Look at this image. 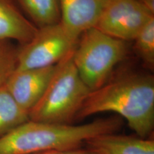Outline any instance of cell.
<instances>
[{
	"label": "cell",
	"instance_id": "1",
	"mask_svg": "<svg viewBox=\"0 0 154 154\" xmlns=\"http://www.w3.org/2000/svg\"><path fill=\"white\" fill-rule=\"evenodd\" d=\"M104 112L116 113L136 136L149 138L154 128L153 77L131 74L105 83L90 92L76 120Z\"/></svg>",
	"mask_w": 154,
	"mask_h": 154
},
{
	"label": "cell",
	"instance_id": "2",
	"mask_svg": "<svg viewBox=\"0 0 154 154\" xmlns=\"http://www.w3.org/2000/svg\"><path fill=\"white\" fill-rule=\"evenodd\" d=\"M122 125V119L116 116L82 125L28 120L0 138V154H32L81 149L87 140L116 133Z\"/></svg>",
	"mask_w": 154,
	"mask_h": 154
},
{
	"label": "cell",
	"instance_id": "3",
	"mask_svg": "<svg viewBox=\"0 0 154 154\" xmlns=\"http://www.w3.org/2000/svg\"><path fill=\"white\" fill-rule=\"evenodd\" d=\"M73 53L57 64L42 98L29 113V120L60 124H71L76 120L91 90L81 78Z\"/></svg>",
	"mask_w": 154,
	"mask_h": 154
},
{
	"label": "cell",
	"instance_id": "4",
	"mask_svg": "<svg viewBox=\"0 0 154 154\" xmlns=\"http://www.w3.org/2000/svg\"><path fill=\"white\" fill-rule=\"evenodd\" d=\"M127 52L126 42L91 28L80 36L72 59L81 78L93 91L107 82L113 69Z\"/></svg>",
	"mask_w": 154,
	"mask_h": 154
},
{
	"label": "cell",
	"instance_id": "5",
	"mask_svg": "<svg viewBox=\"0 0 154 154\" xmlns=\"http://www.w3.org/2000/svg\"><path fill=\"white\" fill-rule=\"evenodd\" d=\"M79 39L60 22L38 28L32 40L20 46L16 70L55 66L74 52Z\"/></svg>",
	"mask_w": 154,
	"mask_h": 154
},
{
	"label": "cell",
	"instance_id": "6",
	"mask_svg": "<svg viewBox=\"0 0 154 154\" xmlns=\"http://www.w3.org/2000/svg\"><path fill=\"white\" fill-rule=\"evenodd\" d=\"M154 14L140 0H109L94 28L103 34L127 42L134 41Z\"/></svg>",
	"mask_w": 154,
	"mask_h": 154
},
{
	"label": "cell",
	"instance_id": "7",
	"mask_svg": "<svg viewBox=\"0 0 154 154\" xmlns=\"http://www.w3.org/2000/svg\"><path fill=\"white\" fill-rule=\"evenodd\" d=\"M57 66L15 70L5 85L20 107L29 113L42 98Z\"/></svg>",
	"mask_w": 154,
	"mask_h": 154
},
{
	"label": "cell",
	"instance_id": "8",
	"mask_svg": "<svg viewBox=\"0 0 154 154\" xmlns=\"http://www.w3.org/2000/svg\"><path fill=\"white\" fill-rule=\"evenodd\" d=\"M109 0H59L60 23L70 34L80 37L94 28Z\"/></svg>",
	"mask_w": 154,
	"mask_h": 154
},
{
	"label": "cell",
	"instance_id": "9",
	"mask_svg": "<svg viewBox=\"0 0 154 154\" xmlns=\"http://www.w3.org/2000/svg\"><path fill=\"white\" fill-rule=\"evenodd\" d=\"M84 146L91 154H154L153 138L116 133L96 136Z\"/></svg>",
	"mask_w": 154,
	"mask_h": 154
},
{
	"label": "cell",
	"instance_id": "10",
	"mask_svg": "<svg viewBox=\"0 0 154 154\" xmlns=\"http://www.w3.org/2000/svg\"><path fill=\"white\" fill-rule=\"evenodd\" d=\"M38 28L26 18L14 0H0V41L29 42Z\"/></svg>",
	"mask_w": 154,
	"mask_h": 154
},
{
	"label": "cell",
	"instance_id": "11",
	"mask_svg": "<svg viewBox=\"0 0 154 154\" xmlns=\"http://www.w3.org/2000/svg\"><path fill=\"white\" fill-rule=\"evenodd\" d=\"M37 28L60 22L59 0H15Z\"/></svg>",
	"mask_w": 154,
	"mask_h": 154
},
{
	"label": "cell",
	"instance_id": "12",
	"mask_svg": "<svg viewBox=\"0 0 154 154\" xmlns=\"http://www.w3.org/2000/svg\"><path fill=\"white\" fill-rule=\"evenodd\" d=\"M28 120L29 113L13 99L5 85L0 86V138Z\"/></svg>",
	"mask_w": 154,
	"mask_h": 154
},
{
	"label": "cell",
	"instance_id": "13",
	"mask_svg": "<svg viewBox=\"0 0 154 154\" xmlns=\"http://www.w3.org/2000/svg\"><path fill=\"white\" fill-rule=\"evenodd\" d=\"M134 49L144 65L150 69L154 66V18L151 19L134 39Z\"/></svg>",
	"mask_w": 154,
	"mask_h": 154
},
{
	"label": "cell",
	"instance_id": "14",
	"mask_svg": "<svg viewBox=\"0 0 154 154\" xmlns=\"http://www.w3.org/2000/svg\"><path fill=\"white\" fill-rule=\"evenodd\" d=\"M19 48L11 41H0V86L16 70Z\"/></svg>",
	"mask_w": 154,
	"mask_h": 154
},
{
	"label": "cell",
	"instance_id": "15",
	"mask_svg": "<svg viewBox=\"0 0 154 154\" xmlns=\"http://www.w3.org/2000/svg\"><path fill=\"white\" fill-rule=\"evenodd\" d=\"M32 154H91L86 149H77L72 150H64V151H48L38 152Z\"/></svg>",
	"mask_w": 154,
	"mask_h": 154
},
{
	"label": "cell",
	"instance_id": "16",
	"mask_svg": "<svg viewBox=\"0 0 154 154\" xmlns=\"http://www.w3.org/2000/svg\"><path fill=\"white\" fill-rule=\"evenodd\" d=\"M142 5L152 14H154V0H140Z\"/></svg>",
	"mask_w": 154,
	"mask_h": 154
}]
</instances>
